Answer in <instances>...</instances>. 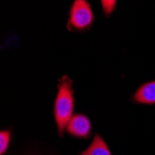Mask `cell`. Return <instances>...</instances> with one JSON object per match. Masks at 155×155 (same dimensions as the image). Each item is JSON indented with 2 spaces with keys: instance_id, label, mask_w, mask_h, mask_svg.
<instances>
[{
  "instance_id": "6da1fadb",
  "label": "cell",
  "mask_w": 155,
  "mask_h": 155,
  "mask_svg": "<svg viewBox=\"0 0 155 155\" xmlns=\"http://www.w3.org/2000/svg\"><path fill=\"white\" fill-rule=\"evenodd\" d=\"M74 107L73 83L71 79L64 76L58 84V93L54 103V117L58 132L61 136L65 132L68 123L73 117Z\"/></svg>"
},
{
  "instance_id": "7a4b0ae2",
  "label": "cell",
  "mask_w": 155,
  "mask_h": 155,
  "mask_svg": "<svg viewBox=\"0 0 155 155\" xmlns=\"http://www.w3.org/2000/svg\"><path fill=\"white\" fill-rule=\"evenodd\" d=\"M95 16L87 0H74L69 12L68 27L77 31H84L93 24Z\"/></svg>"
},
{
  "instance_id": "3957f363",
  "label": "cell",
  "mask_w": 155,
  "mask_h": 155,
  "mask_svg": "<svg viewBox=\"0 0 155 155\" xmlns=\"http://www.w3.org/2000/svg\"><path fill=\"white\" fill-rule=\"evenodd\" d=\"M67 132L75 137L87 138L91 132L90 120L84 114H76L72 117L66 127Z\"/></svg>"
},
{
  "instance_id": "277c9868",
  "label": "cell",
  "mask_w": 155,
  "mask_h": 155,
  "mask_svg": "<svg viewBox=\"0 0 155 155\" xmlns=\"http://www.w3.org/2000/svg\"><path fill=\"white\" fill-rule=\"evenodd\" d=\"M134 101L142 104L155 103V81L142 84L135 93Z\"/></svg>"
},
{
  "instance_id": "5b68a950",
  "label": "cell",
  "mask_w": 155,
  "mask_h": 155,
  "mask_svg": "<svg viewBox=\"0 0 155 155\" xmlns=\"http://www.w3.org/2000/svg\"><path fill=\"white\" fill-rule=\"evenodd\" d=\"M80 155H111V153L104 139L100 135H96L89 147Z\"/></svg>"
},
{
  "instance_id": "8992f818",
  "label": "cell",
  "mask_w": 155,
  "mask_h": 155,
  "mask_svg": "<svg viewBox=\"0 0 155 155\" xmlns=\"http://www.w3.org/2000/svg\"><path fill=\"white\" fill-rule=\"evenodd\" d=\"M9 141H10V132L2 130L0 132V154L1 155H3L7 151L9 145Z\"/></svg>"
},
{
  "instance_id": "52a82bcc",
  "label": "cell",
  "mask_w": 155,
  "mask_h": 155,
  "mask_svg": "<svg viewBox=\"0 0 155 155\" xmlns=\"http://www.w3.org/2000/svg\"><path fill=\"white\" fill-rule=\"evenodd\" d=\"M117 1L118 0H100L103 12L107 17L111 15V13L114 11Z\"/></svg>"
}]
</instances>
